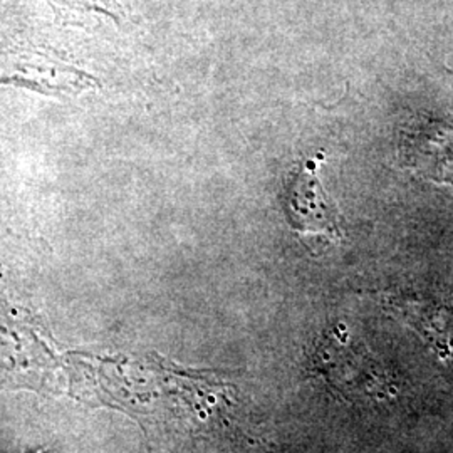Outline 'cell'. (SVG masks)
<instances>
[{
    "label": "cell",
    "instance_id": "obj_1",
    "mask_svg": "<svg viewBox=\"0 0 453 453\" xmlns=\"http://www.w3.org/2000/svg\"><path fill=\"white\" fill-rule=\"evenodd\" d=\"M324 162L326 153L321 151L301 163L292 172L286 188L289 226L314 256H321L329 247H338L344 239L340 211L319 180Z\"/></svg>",
    "mask_w": 453,
    "mask_h": 453
},
{
    "label": "cell",
    "instance_id": "obj_2",
    "mask_svg": "<svg viewBox=\"0 0 453 453\" xmlns=\"http://www.w3.org/2000/svg\"><path fill=\"white\" fill-rule=\"evenodd\" d=\"M312 361L314 372L341 395L380 400L388 398L395 391L388 374L381 370L376 357L355 344L342 326L323 334Z\"/></svg>",
    "mask_w": 453,
    "mask_h": 453
},
{
    "label": "cell",
    "instance_id": "obj_3",
    "mask_svg": "<svg viewBox=\"0 0 453 453\" xmlns=\"http://www.w3.org/2000/svg\"><path fill=\"white\" fill-rule=\"evenodd\" d=\"M398 163L413 175L453 185V127L437 119H415L400 131Z\"/></svg>",
    "mask_w": 453,
    "mask_h": 453
},
{
    "label": "cell",
    "instance_id": "obj_4",
    "mask_svg": "<svg viewBox=\"0 0 453 453\" xmlns=\"http://www.w3.org/2000/svg\"><path fill=\"white\" fill-rule=\"evenodd\" d=\"M26 453H48L46 449H37V450H33V452H26Z\"/></svg>",
    "mask_w": 453,
    "mask_h": 453
}]
</instances>
